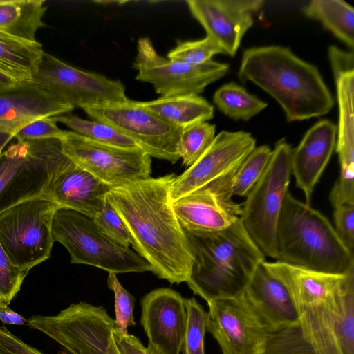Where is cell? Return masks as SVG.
Returning a JSON list of instances; mask_svg holds the SVG:
<instances>
[{"label":"cell","mask_w":354,"mask_h":354,"mask_svg":"<svg viewBox=\"0 0 354 354\" xmlns=\"http://www.w3.org/2000/svg\"><path fill=\"white\" fill-rule=\"evenodd\" d=\"M176 176L129 182L112 187L106 200L128 228L136 252L158 278L187 282L193 254L185 230L172 207L170 189Z\"/></svg>","instance_id":"obj_1"},{"label":"cell","mask_w":354,"mask_h":354,"mask_svg":"<svg viewBox=\"0 0 354 354\" xmlns=\"http://www.w3.org/2000/svg\"><path fill=\"white\" fill-rule=\"evenodd\" d=\"M238 77L271 95L284 111L288 122L324 115L335 104L318 68L283 46L246 49Z\"/></svg>","instance_id":"obj_2"},{"label":"cell","mask_w":354,"mask_h":354,"mask_svg":"<svg viewBox=\"0 0 354 354\" xmlns=\"http://www.w3.org/2000/svg\"><path fill=\"white\" fill-rule=\"evenodd\" d=\"M193 263L187 284L207 303L241 297L266 256L238 219L214 232L185 231Z\"/></svg>","instance_id":"obj_3"},{"label":"cell","mask_w":354,"mask_h":354,"mask_svg":"<svg viewBox=\"0 0 354 354\" xmlns=\"http://www.w3.org/2000/svg\"><path fill=\"white\" fill-rule=\"evenodd\" d=\"M277 261L316 271L345 274L354 270L353 253L328 219L288 192L276 232Z\"/></svg>","instance_id":"obj_4"},{"label":"cell","mask_w":354,"mask_h":354,"mask_svg":"<svg viewBox=\"0 0 354 354\" xmlns=\"http://www.w3.org/2000/svg\"><path fill=\"white\" fill-rule=\"evenodd\" d=\"M55 241L67 250L71 262L97 267L108 272H142L151 266L129 247L104 234L93 219L78 212L60 207L53 217Z\"/></svg>","instance_id":"obj_5"},{"label":"cell","mask_w":354,"mask_h":354,"mask_svg":"<svg viewBox=\"0 0 354 354\" xmlns=\"http://www.w3.org/2000/svg\"><path fill=\"white\" fill-rule=\"evenodd\" d=\"M292 147L284 139L272 149L262 176L246 196L240 220L265 256L277 259L276 232L290 181Z\"/></svg>","instance_id":"obj_6"},{"label":"cell","mask_w":354,"mask_h":354,"mask_svg":"<svg viewBox=\"0 0 354 354\" xmlns=\"http://www.w3.org/2000/svg\"><path fill=\"white\" fill-rule=\"evenodd\" d=\"M59 208L41 195L0 214V245L21 270L28 272L50 257L55 241L53 220Z\"/></svg>","instance_id":"obj_7"},{"label":"cell","mask_w":354,"mask_h":354,"mask_svg":"<svg viewBox=\"0 0 354 354\" xmlns=\"http://www.w3.org/2000/svg\"><path fill=\"white\" fill-rule=\"evenodd\" d=\"M59 139L16 142L0 156V214L41 196L50 176L66 159Z\"/></svg>","instance_id":"obj_8"},{"label":"cell","mask_w":354,"mask_h":354,"mask_svg":"<svg viewBox=\"0 0 354 354\" xmlns=\"http://www.w3.org/2000/svg\"><path fill=\"white\" fill-rule=\"evenodd\" d=\"M297 310L315 354H354V270L337 293Z\"/></svg>","instance_id":"obj_9"},{"label":"cell","mask_w":354,"mask_h":354,"mask_svg":"<svg viewBox=\"0 0 354 354\" xmlns=\"http://www.w3.org/2000/svg\"><path fill=\"white\" fill-rule=\"evenodd\" d=\"M82 109L93 120L105 122L136 142L150 157L172 164L180 157L177 144L181 132L130 100L86 106Z\"/></svg>","instance_id":"obj_10"},{"label":"cell","mask_w":354,"mask_h":354,"mask_svg":"<svg viewBox=\"0 0 354 354\" xmlns=\"http://www.w3.org/2000/svg\"><path fill=\"white\" fill-rule=\"evenodd\" d=\"M60 141L66 156L111 187L150 176L151 157L141 149L102 144L73 131Z\"/></svg>","instance_id":"obj_11"},{"label":"cell","mask_w":354,"mask_h":354,"mask_svg":"<svg viewBox=\"0 0 354 354\" xmlns=\"http://www.w3.org/2000/svg\"><path fill=\"white\" fill-rule=\"evenodd\" d=\"M133 66L138 71L136 80L152 84L161 97L198 95L229 70L228 64L212 60L198 65L171 61L161 56L147 37L138 41Z\"/></svg>","instance_id":"obj_12"},{"label":"cell","mask_w":354,"mask_h":354,"mask_svg":"<svg viewBox=\"0 0 354 354\" xmlns=\"http://www.w3.org/2000/svg\"><path fill=\"white\" fill-rule=\"evenodd\" d=\"M32 82L74 108L129 100L120 81L76 68L46 52Z\"/></svg>","instance_id":"obj_13"},{"label":"cell","mask_w":354,"mask_h":354,"mask_svg":"<svg viewBox=\"0 0 354 354\" xmlns=\"http://www.w3.org/2000/svg\"><path fill=\"white\" fill-rule=\"evenodd\" d=\"M207 305L206 330L216 340L222 354H263L270 328L243 295Z\"/></svg>","instance_id":"obj_14"},{"label":"cell","mask_w":354,"mask_h":354,"mask_svg":"<svg viewBox=\"0 0 354 354\" xmlns=\"http://www.w3.org/2000/svg\"><path fill=\"white\" fill-rule=\"evenodd\" d=\"M255 147L256 140L248 132L221 131L203 155L176 177L170 189L171 203L230 176Z\"/></svg>","instance_id":"obj_15"},{"label":"cell","mask_w":354,"mask_h":354,"mask_svg":"<svg viewBox=\"0 0 354 354\" xmlns=\"http://www.w3.org/2000/svg\"><path fill=\"white\" fill-rule=\"evenodd\" d=\"M74 107L34 82L0 88V145L5 147L27 124L67 114Z\"/></svg>","instance_id":"obj_16"},{"label":"cell","mask_w":354,"mask_h":354,"mask_svg":"<svg viewBox=\"0 0 354 354\" xmlns=\"http://www.w3.org/2000/svg\"><path fill=\"white\" fill-rule=\"evenodd\" d=\"M141 306L147 354H180L187 324L184 298L172 289L161 288L146 295Z\"/></svg>","instance_id":"obj_17"},{"label":"cell","mask_w":354,"mask_h":354,"mask_svg":"<svg viewBox=\"0 0 354 354\" xmlns=\"http://www.w3.org/2000/svg\"><path fill=\"white\" fill-rule=\"evenodd\" d=\"M232 198L227 180L221 178L181 197L172 207L184 230L214 232L240 218L242 207Z\"/></svg>","instance_id":"obj_18"},{"label":"cell","mask_w":354,"mask_h":354,"mask_svg":"<svg viewBox=\"0 0 354 354\" xmlns=\"http://www.w3.org/2000/svg\"><path fill=\"white\" fill-rule=\"evenodd\" d=\"M188 8L223 53L233 57L263 0H188Z\"/></svg>","instance_id":"obj_19"},{"label":"cell","mask_w":354,"mask_h":354,"mask_svg":"<svg viewBox=\"0 0 354 354\" xmlns=\"http://www.w3.org/2000/svg\"><path fill=\"white\" fill-rule=\"evenodd\" d=\"M111 188L67 157L52 174L41 195L60 207L94 219L106 203Z\"/></svg>","instance_id":"obj_20"},{"label":"cell","mask_w":354,"mask_h":354,"mask_svg":"<svg viewBox=\"0 0 354 354\" xmlns=\"http://www.w3.org/2000/svg\"><path fill=\"white\" fill-rule=\"evenodd\" d=\"M337 140V126L323 119L313 124L291 151L290 168L296 185L310 205L314 188L328 165Z\"/></svg>","instance_id":"obj_21"},{"label":"cell","mask_w":354,"mask_h":354,"mask_svg":"<svg viewBox=\"0 0 354 354\" xmlns=\"http://www.w3.org/2000/svg\"><path fill=\"white\" fill-rule=\"evenodd\" d=\"M333 75L339 108L335 147L340 171L330 193L338 201L350 202L354 198V70Z\"/></svg>","instance_id":"obj_22"},{"label":"cell","mask_w":354,"mask_h":354,"mask_svg":"<svg viewBox=\"0 0 354 354\" xmlns=\"http://www.w3.org/2000/svg\"><path fill=\"white\" fill-rule=\"evenodd\" d=\"M263 262L256 268L243 297L270 330L298 323L299 315L291 295Z\"/></svg>","instance_id":"obj_23"},{"label":"cell","mask_w":354,"mask_h":354,"mask_svg":"<svg viewBox=\"0 0 354 354\" xmlns=\"http://www.w3.org/2000/svg\"><path fill=\"white\" fill-rule=\"evenodd\" d=\"M115 325L104 308L91 312L73 328L66 350L71 354H120L112 335Z\"/></svg>","instance_id":"obj_24"},{"label":"cell","mask_w":354,"mask_h":354,"mask_svg":"<svg viewBox=\"0 0 354 354\" xmlns=\"http://www.w3.org/2000/svg\"><path fill=\"white\" fill-rule=\"evenodd\" d=\"M140 102L166 123L180 129L207 122L214 117L213 106L196 95L160 97Z\"/></svg>","instance_id":"obj_25"},{"label":"cell","mask_w":354,"mask_h":354,"mask_svg":"<svg viewBox=\"0 0 354 354\" xmlns=\"http://www.w3.org/2000/svg\"><path fill=\"white\" fill-rule=\"evenodd\" d=\"M44 53L37 40L0 32V71L18 83L32 82Z\"/></svg>","instance_id":"obj_26"},{"label":"cell","mask_w":354,"mask_h":354,"mask_svg":"<svg viewBox=\"0 0 354 354\" xmlns=\"http://www.w3.org/2000/svg\"><path fill=\"white\" fill-rule=\"evenodd\" d=\"M44 0H4L0 3V32L36 41L37 32L45 26Z\"/></svg>","instance_id":"obj_27"},{"label":"cell","mask_w":354,"mask_h":354,"mask_svg":"<svg viewBox=\"0 0 354 354\" xmlns=\"http://www.w3.org/2000/svg\"><path fill=\"white\" fill-rule=\"evenodd\" d=\"M308 17L319 21L337 38L353 49L354 8L342 0H313L303 8Z\"/></svg>","instance_id":"obj_28"},{"label":"cell","mask_w":354,"mask_h":354,"mask_svg":"<svg viewBox=\"0 0 354 354\" xmlns=\"http://www.w3.org/2000/svg\"><path fill=\"white\" fill-rule=\"evenodd\" d=\"M213 101L223 113L234 120L248 121L267 106L266 102L234 82L223 84L218 88Z\"/></svg>","instance_id":"obj_29"},{"label":"cell","mask_w":354,"mask_h":354,"mask_svg":"<svg viewBox=\"0 0 354 354\" xmlns=\"http://www.w3.org/2000/svg\"><path fill=\"white\" fill-rule=\"evenodd\" d=\"M53 119L56 123H62L73 131L94 141L126 149H141L133 140L105 122L87 120L66 114L53 117Z\"/></svg>","instance_id":"obj_30"},{"label":"cell","mask_w":354,"mask_h":354,"mask_svg":"<svg viewBox=\"0 0 354 354\" xmlns=\"http://www.w3.org/2000/svg\"><path fill=\"white\" fill-rule=\"evenodd\" d=\"M272 149L267 145L256 147L243 160L229 179L230 193L232 196H245L264 173Z\"/></svg>","instance_id":"obj_31"},{"label":"cell","mask_w":354,"mask_h":354,"mask_svg":"<svg viewBox=\"0 0 354 354\" xmlns=\"http://www.w3.org/2000/svg\"><path fill=\"white\" fill-rule=\"evenodd\" d=\"M215 132L216 126L207 122L195 124L181 130L177 151L184 165L189 167L203 155L214 140Z\"/></svg>","instance_id":"obj_32"},{"label":"cell","mask_w":354,"mask_h":354,"mask_svg":"<svg viewBox=\"0 0 354 354\" xmlns=\"http://www.w3.org/2000/svg\"><path fill=\"white\" fill-rule=\"evenodd\" d=\"M263 354H315L299 322L269 330Z\"/></svg>","instance_id":"obj_33"},{"label":"cell","mask_w":354,"mask_h":354,"mask_svg":"<svg viewBox=\"0 0 354 354\" xmlns=\"http://www.w3.org/2000/svg\"><path fill=\"white\" fill-rule=\"evenodd\" d=\"M184 305L187 324L182 347L183 354H205L207 312L194 297L184 298Z\"/></svg>","instance_id":"obj_34"},{"label":"cell","mask_w":354,"mask_h":354,"mask_svg":"<svg viewBox=\"0 0 354 354\" xmlns=\"http://www.w3.org/2000/svg\"><path fill=\"white\" fill-rule=\"evenodd\" d=\"M222 53L219 45L206 36L197 41H178L176 46L168 53L167 58L176 62L198 65L211 61L214 55Z\"/></svg>","instance_id":"obj_35"},{"label":"cell","mask_w":354,"mask_h":354,"mask_svg":"<svg viewBox=\"0 0 354 354\" xmlns=\"http://www.w3.org/2000/svg\"><path fill=\"white\" fill-rule=\"evenodd\" d=\"M107 285L115 295V325L114 328L127 333V327L136 325L133 315L135 299L121 285L115 273L109 272Z\"/></svg>","instance_id":"obj_36"},{"label":"cell","mask_w":354,"mask_h":354,"mask_svg":"<svg viewBox=\"0 0 354 354\" xmlns=\"http://www.w3.org/2000/svg\"><path fill=\"white\" fill-rule=\"evenodd\" d=\"M28 273L15 266L0 245V304H10Z\"/></svg>","instance_id":"obj_37"},{"label":"cell","mask_w":354,"mask_h":354,"mask_svg":"<svg viewBox=\"0 0 354 354\" xmlns=\"http://www.w3.org/2000/svg\"><path fill=\"white\" fill-rule=\"evenodd\" d=\"M93 220L104 234L118 243L125 247L131 245L132 239L128 228L107 200Z\"/></svg>","instance_id":"obj_38"},{"label":"cell","mask_w":354,"mask_h":354,"mask_svg":"<svg viewBox=\"0 0 354 354\" xmlns=\"http://www.w3.org/2000/svg\"><path fill=\"white\" fill-rule=\"evenodd\" d=\"M58 127L53 118H44L35 120L21 129L15 136L17 142L59 139L65 133Z\"/></svg>","instance_id":"obj_39"},{"label":"cell","mask_w":354,"mask_h":354,"mask_svg":"<svg viewBox=\"0 0 354 354\" xmlns=\"http://www.w3.org/2000/svg\"><path fill=\"white\" fill-rule=\"evenodd\" d=\"M335 230L344 246L352 253L354 249V205H343L335 207Z\"/></svg>","instance_id":"obj_40"},{"label":"cell","mask_w":354,"mask_h":354,"mask_svg":"<svg viewBox=\"0 0 354 354\" xmlns=\"http://www.w3.org/2000/svg\"><path fill=\"white\" fill-rule=\"evenodd\" d=\"M0 354H42L0 326Z\"/></svg>","instance_id":"obj_41"},{"label":"cell","mask_w":354,"mask_h":354,"mask_svg":"<svg viewBox=\"0 0 354 354\" xmlns=\"http://www.w3.org/2000/svg\"><path fill=\"white\" fill-rule=\"evenodd\" d=\"M112 335L120 354H147L146 348L136 336L122 333L114 328Z\"/></svg>","instance_id":"obj_42"},{"label":"cell","mask_w":354,"mask_h":354,"mask_svg":"<svg viewBox=\"0 0 354 354\" xmlns=\"http://www.w3.org/2000/svg\"><path fill=\"white\" fill-rule=\"evenodd\" d=\"M328 57L333 73L354 70L353 52L343 51L335 46H330L328 48Z\"/></svg>","instance_id":"obj_43"},{"label":"cell","mask_w":354,"mask_h":354,"mask_svg":"<svg viewBox=\"0 0 354 354\" xmlns=\"http://www.w3.org/2000/svg\"><path fill=\"white\" fill-rule=\"evenodd\" d=\"M0 320L4 324L15 325L24 324L27 321L22 315L1 304H0Z\"/></svg>","instance_id":"obj_44"},{"label":"cell","mask_w":354,"mask_h":354,"mask_svg":"<svg viewBox=\"0 0 354 354\" xmlns=\"http://www.w3.org/2000/svg\"><path fill=\"white\" fill-rule=\"evenodd\" d=\"M16 83L18 82L0 71V88L12 86Z\"/></svg>","instance_id":"obj_45"},{"label":"cell","mask_w":354,"mask_h":354,"mask_svg":"<svg viewBox=\"0 0 354 354\" xmlns=\"http://www.w3.org/2000/svg\"><path fill=\"white\" fill-rule=\"evenodd\" d=\"M4 0H0V3H2Z\"/></svg>","instance_id":"obj_46"},{"label":"cell","mask_w":354,"mask_h":354,"mask_svg":"<svg viewBox=\"0 0 354 354\" xmlns=\"http://www.w3.org/2000/svg\"><path fill=\"white\" fill-rule=\"evenodd\" d=\"M59 354H67V353H59Z\"/></svg>","instance_id":"obj_47"}]
</instances>
